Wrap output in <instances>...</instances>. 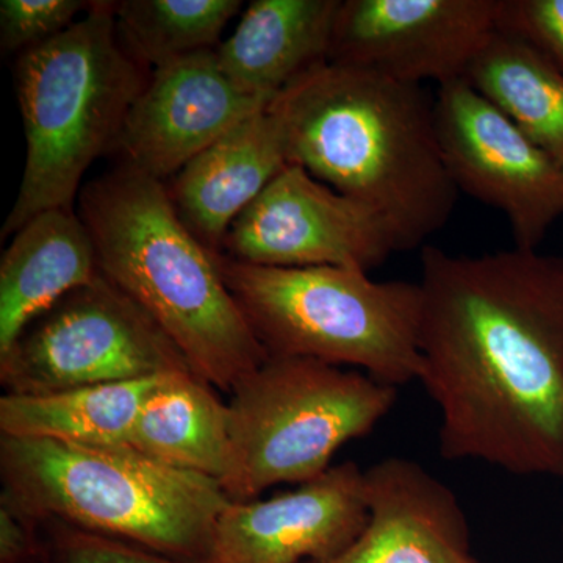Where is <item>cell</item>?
<instances>
[{"label":"cell","mask_w":563,"mask_h":563,"mask_svg":"<svg viewBox=\"0 0 563 563\" xmlns=\"http://www.w3.org/2000/svg\"><path fill=\"white\" fill-rule=\"evenodd\" d=\"M418 285L440 453L563 479V257L424 246Z\"/></svg>","instance_id":"6da1fadb"},{"label":"cell","mask_w":563,"mask_h":563,"mask_svg":"<svg viewBox=\"0 0 563 563\" xmlns=\"http://www.w3.org/2000/svg\"><path fill=\"white\" fill-rule=\"evenodd\" d=\"M266 110L288 165L376 210L398 251L424 247L450 221L459 191L440 150L435 101L421 85L325 62Z\"/></svg>","instance_id":"7a4b0ae2"},{"label":"cell","mask_w":563,"mask_h":563,"mask_svg":"<svg viewBox=\"0 0 563 563\" xmlns=\"http://www.w3.org/2000/svg\"><path fill=\"white\" fill-rule=\"evenodd\" d=\"M79 206L99 274L150 314L196 376L231 393L269 357L220 254L181 222L165 181L121 163L81 188Z\"/></svg>","instance_id":"3957f363"},{"label":"cell","mask_w":563,"mask_h":563,"mask_svg":"<svg viewBox=\"0 0 563 563\" xmlns=\"http://www.w3.org/2000/svg\"><path fill=\"white\" fill-rule=\"evenodd\" d=\"M0 501L40 525L63 523L177 561L209 563L232 499L201 474L131 448H87L0 437Z\"/></svg>","instance_id":"277c9868"},{"label":"cell","mask_w":563,"mask_h":563,"mask_svg":"<svg viewBox=\"0 0 563 563\" xmlns=\"http://www.w3.org/2000/svg\"><path fill=\"white\" fill-rule=\"evenodd\" d=\"M122 46L114 2H91L69 29L16 62L27 158L2 239L43 211L73 209L85 173L114 151L151 73Z\"/></svg>","instance_id":"5b68a950"},{"label":"cell","mask_w":563,"mask_h":563,"mask_svg":"<svg viewBox=\"0 0 563 563\" xmlns=\"http://www.w3.org/2000/svg\"><path fill=\"white\" fill-rule=\"evenodd\" d=\"M225 284L274 357L352 366L377 383L420 380L421 290L342 266L274 268L218 255Z\"/></svg>","instance_id":"8992f818"},{"label":"cell","mask_w":563,"mask_h":563,"mask_svg":"<svg viewBox=\"0 0 563 563\" xmlns=\"http://www.w3.org/2000/svg\"><path fill=\"white\" fill-rule=\"evenodd\" d=\"M231 395L235 476L228 495L243 503L329 472L340 448L387 417L398 388L357 369L269 355Z\"/></svg>","instance_id":"52a82bcc"},{"label":"cell","mask_w":563,"mask_h":563,"mask_svg":"<svg viewBox=\"0 0 563 563\" xmlns=\"http://www.w3.org/2000/svg\"><path fill=\"white\" fill-rule=\"evenodd\" d=\"M180 372L191 369L172 340L102 276L63 296L0 355V384L9 395Z\"/></svg>","instance_id":"ba28073f"},{"label":"cell","mask_w":563,"mask_h":563,"mask_svg":"<svg viewBox=\"0 0 563 563\" xmlns=\"http://www.w3.org/2000/svg\"><path fill=\"white\" fill-rule=\"evenodd\" d=\"M435 124L457 191L501 211L515 247L536 251L563 217V166L463 79L439 85Z\"/></svg>","instance_id":"9c48e42d"},{"label":"cell","mask_w":563,"mask_h":563,"mask_svg":"<svg viewBox=\"0 0 563 563\" xmlns=\"http://www.w3.org/2000/svg\"><path fill=\"white\" fill-rule=\"evenodd\" d=\"M398 252L376 210L287 165L233 222L222 254L274 268L342 266L363 272Z\"/></svg>","instance_id":"30bf717a"},{"label":"cell","mask_w":563,"mask_h":563,"mask_svg":"<svg viewBox=\"0 0 563 563\" xmlns=\"http://www.w3.org/2000/svg\"><path fill=\"white\" fill-rule=\"evenodd\" d=\"M501 0H342L329 62L401 84L463 79Z\"/></svg>","instance_id":"8fae6325"},{"label":"cell","mask_w":563,"mask_h":563,"mask_svg":"<svg viewBox=\"0 0 563 563\" xmlns=\"http://www.w3.org/2000/svg\"><path fill=\"white\" fill-rule=\"evenodd\" d=\"M268 106L225 76L214 49L196 52L152 70L114 152L122 165L163 181Z\"/></svg>","instance_id":"7c38bea8"},{"label":"cell","mask_w":563,"mask_h":563,"mask_svg":"<svg viewBox=\"0 0 563 563\" xmlns=\"http://www.w3.org/2000/svg\"><path fill=\"white\" fill-rule=\"evenodd\" d=\"M368 518L365 472L332 466L269 499L231 501L217 521L209 563H309L342 553Z\"/></svg>","instance_id":"4fadbf2b"},{"label":"cell","mask_w":563,"mask_h":563,"mask_svg":"<svg viewBox=\"0 0 563 563\" xmlns=\"http://www.w3.org/2000/svg\"><path fill=\"white\" fill-rule=\"evenodd\" d=\"M368 518L328 561L309 563H479L457 496L420 463L387 457L365 470Z\"/></svg>","instance_id":"5bb4252c"},{"label":"cell","mask_w":563,"mask_h":563,"mask_svg":"<svg viewBox=\"0 0 563 563\" xmlns=\"http://www.w3.org/2000/svg\"><path fill=\"white\" fill-rule=\"evenodd\" d=\"M287 165L279 128L265 109L196 155L168 190L192 235L222 254L233 222Z\"/></svg>","instance_id":"9a60e30c"},{"label":"cell","mask_w":563,"mask_h":563,"mask_svg":"<svg viewBox=\"0 0 563 563\" xmlns=\"http://www.w3.org/2000/svg\"><path fill=\"white\" fill-rule=\"evenodd\" d=\"M90 232L73 209L36 214L0 261V355L63 296L98 279Z\"/></svg>","instance_id":"2e32d148"},{"label":"cell","mask_w":563,"mask_h":563,"mask_svg":"<svg viewBox=\"0 0 563 563\" xmlns=\"http://www.w3.org/2000/svg\"><path fill=\"white\" fill-rule=\"evenodd\" d=\"M342 0H254L217 52L225 76L272 102L303 74L329 62Z\"/></svg>","instance_id":"e0dca14e"},{"label":"cell","mask_w":563,"mask_h":563,"mask_svg":"<svg viewBox=\"0 0 563 563\" xmlns=\"http://www.w3.org/2000/svg\"><path fill=\"white\" fill-rule=\"evenodd\" d=\"M129 448L172 468L210 477L225 495L235 476L229 406L191 372L162 377L141 407Z\"/></svg>","instance_id":"ac0fdd59"},{"label":"cell","mask_w":563,"mask_h":563,"mask_svg":"<svg viewBox=\"0 0 563 563\" xmlns=\"http://www.w3.org/2000/svg\"><path fill=\"white\" fill-rule=\"evenodd\" d=\"M172 374V373H169ZM161 376L0 398V437L87 448H129L141 407Z\"/></svg>","instance_id":"d6986e66"},{"label":"cell","mask_w":563,"mask_h":563,"mask_svg":"<svg viewBox=\"0 0 563 563\" xmlns=\"http://www.w3.org/2000/svg\"><path fill=\"white\" fill-rule=\"evenodd\" d=\"M463 80L563 166V73L542 52L496 29Z\"/></svg>","instance_id":"ffe728a7"},{"label":"cell","mask_w":563,"mask_h":563,"mask_svg":"<svg viewBox=\"0 0 563 563\" xmlns=\"http://www.w3.org/2000/svg\"><path fill=\"white\" fill-rule=\"evenodd\" d=\"M242 5V0H121L114 2V22L125 51L157 69L213 49Z\"/></svg>","instance_id":"44dd1931"},{"label":"cell","mask_w":563,"mask_h":563,"mask_svg":"<svg viewBox=\"0 0 563 563\" xmlns=\"http://www.w3.org/2000/svg\"><path fill=\"white\" fill-rule=\"evenodd\" d=\"M81 0H2L0 44L7 52L33 49L69 29L77 16L90 9Z\"/></svg>","instance_id":"7402d4cb"},{"label":"cell","mask_w":563,"mask_h":563,"mask_svg":"<svg viewBox=\"0 0 563 563\" xmlns=\"http://www.w3.org/2000/svg\"><path fill=\"white\" fill-rule=\"evenodd\" d=\"M41 526L46 539L47 563H191L68 525L51 521Z\"/></svg>","instance_id":"603a6c76"},{"label":"cell","mask_w":563,"mask_h":563,"mask_svg":"<svg viewBox=\"0 0 563 563\" xmlns=\"http://www.w3.org/2000/svg\"><path fill=\"white\" fill-rule=\"evenodd\" d=\"M498 29L531 44L563 73V0H501Z\"/></svg>","instance_id":"cb8c5ba5"},{"label":"cell","mask_w":563,"mask_h":563,"mask_svg":"<svg viewBox=\"0 0 563 563\" xmlns=\"http://www.w3.org/2000/svg\"><path fill=\"white\" fill-rule=\"evenodd\" d=\"M0 563H47L43 526L0 501Z\"/></svg>","instance_id":"d4e9b609"}]
</instances>
